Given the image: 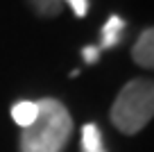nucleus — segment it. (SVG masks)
<instances>
[{"label":"nucleus","mask_w":154,"mask_h":152,"mask_svg":"<svg viewBox=\"0 0 154 152\" xmlns=\"http://www.w3.org/2000/svg\"><path fill=\"white\" fill-rule=\"evenodd\" d=\"M82 152H106L102 145V134L97 125L86 123L82 127Z\"/></svg>","instance_id":"nucleus-6"},{"label":"nucleus","mask_w":154,"mask_h":152,"mask_svg":"<svg viewBox=\"0 0 154 152\" xmlns=\"http://www.w3.org/2000/svg\"><path fill=\"white\" fill-rule=\"evenodd\" d=\"M131 57L143 68L154 66V32H152V27H145L140 32V36L136 39L134 48H131Z\"/></svg>","instance_id":"nucleus-4"},{"label":"nucleus","mask_w":154,"mask_h":152,"mask_svg":"<svg viewBox=\"0 0 154 152\" xmlns=\"http://www.w3.org/2000/svg\"><path fill=\"white\" fill-rule=\"evenodd\" d=\"M32 9L36 11L38 16H43V18H54V16L61 14V7L63 2L61 0H27Z\"/></svg>","instance_id":"nucleus-7"},{"label":"nucleus","mask_w":154,"mask_h":152,"mask_svg":"<svg viewBox=\"0 0 154 152\" xmlns=\"http://www.w3.org/2000/svg\"><path fill=\"white\" fill-rule=\"evenodd\" d=\"M61 2H68L70 5V9L75 11L77 18H84L88 11V5H91V0H61Z\"/></svg>","instance_id":"nucleus-8"},{"label":"nucleus","mask_w":154,"mask_h":152,"mask_svg":"<svg viewBox=\"0 0 154 152\" xmlns=\"http://www.w3.org/2000/svg\"><path fill=\"white\" fill-rule=\"evenodd\" d=\"M125 30H127V21L118 14H111L106 18V23L100 30V50H111V48L120 46V41L125 39Z\"/></svg>","instance_id":"nucleus-3"},{"label":"nucleus","mask_w":154,"mask_h":152,"mask_svg":"<svg viewBox=\"0 0 154 152\" xmlns=\"http://www.w3.org/2000/svg\"><path fill=\"white\" fill-rule=\"evenodd\" d=\"M72 134V118L57 98L38 100V116L20 134V152H61Z\"/></svg>","instance_id":"nucleus-1"},{"label":"nucleus","mask_w":154,"mask_h":152,"mask_svg":"<svg viewBox=\"0 0 154 152\" xmlns=\"http://www.w3.org/2000/svg\"><path fill=\"white\" fill-rule=\"evenodd\" d=\"M154 114V86L149 80L127 82L111 107V123L122 134H136L152 120Z\"/></svg>","instance_id":"nucleus-2"},{"label":"nucleus","mask_w":154,"mask_h":152,"mask_svg":"<svg viewBox=\"0 0 154 152\" xmlns=\"http://www.w3.org/2000/svg\"><path fill=\"white\" fill-rule=\"evenodd\" d=\"M82 59L86 64H95L100 59V48L97 46H84L82 48Z\"/></svg>","instance_id":"nucleus-9"},{"label":"nucleus","mask_w":154,"mask_h":152,"mask_svg":"<svg viewBox=\"0 0 154 152\" xmlns=\"http://www.w3.org/2000/svg\"><path fill=\"white\" fill-rule=\"evenodd\" d=\"M38 116V102H32V100H20L11 107V118L18 127H29V125L36 120Z\"/></svg>","instance_id":"nucleus-5"}]
</instances>
